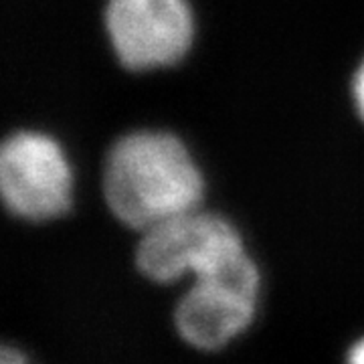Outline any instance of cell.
Masks as SVG:
<instances>
[{"label":"cell","instance_id":"obj_6","mask_svg":"<svg viewBox=\"0 0 364 364\" xmlns=\"http://www.w3.org/2000/svg\"><path fill=\"white\" fill-rule=\"evenodd\" d=\"M354 102L358 107V114L364 119V61L354 77Z\"/></svg>","mask_w":364,"mask_h":364},{"label":"cell","instance_id":"obj_3","mask_svg":"<svg viewBox=\"0 0 364 364\" xmlns=\"http://www.w3.org/2000/svg\"><path fill=\"white\" fill-rule=\"evenodd\" d=\"M71 168L61 146L41 132H16L2 144L4 205L26 221L61 217L71 205Z\"/></svg>","mask_w":364,"mask_h":364},{"label":"cell","instance_id":"obj_4","mask_svg":"<svg viewBox=\"0 0 364 364\" xmlns=\"http://www.w3.org/2000/svg\"><path fill=\"white\" fill-rule=\"evenodd\" d=\"M105 31L122 65L148 71L181 61L195 21L186 0H107Z\"/></svg>","mask_w":364,"mask_h":364},{"label":"cell","instance_id":"obj_1","mask_svg":"<svg viewBox=\"0 0 364 364\" xmlns=\"http://www.w3.org/2000/svg\"><path fill=\"white\" fill-rule=\"evenodd\" d=\"M203 174L184 144L166 132H134L109 150L104 195L109 210L128 227L148 231L198 207Z\"/></svg>","mask_w":364,"mask_h":364},{"label":"cell","instance_id":"obj_8","mask_svg":"<svg viewBox=\"0 0 364 364\" xmlns=\"http://www.w3.org/2000/svg\"><path fill=\"white\" fill-rule=\"evenodd\" d=\"M350 364H364V340L363 342H358L350 352Z\"/></svg>","mask_w":364,"mask_h":364},{"label":"cell","instance_id":"obj_5","mask_svg":"<svg viewBox=\"0 0 364 364\" xmlns=\"http://www.w3.org/2000/svg\"><path fill=\"white\" fill-rule=\"evenodd\" d=\"M257 291L259 282L196 279L176 308V328L196 348H219L253 320Z\"/></svg>","mask_w":364,"mask_h":364},{"label":"cell","instance_id":"obj_7","mask_svg":"<svg viewBox=\"0 0 364 364\" xmlns=\"http://www.w3.org/2000/svg\"><path fill=\"white\" fill-rule=\"evenodd\" d=\"M0 364H28L25 356L21 352L13 350V348H4L2 356H0Z\"/></svg>","mask_w":364,"mask_h":364},{"label":"cell","instance_id":"obj_2","mask_svg":"<svg viewBox=\"0 0 364 364\" xmlns=\"http://www.w3.org/2000/svg\"><path fill=\"white\" fill-rule=\"evenodd\" d=\"M136 265L158 284L184 273H195L196 279L259 275L233 225L196 208L144 231Z\"/></svg>","mask_w":364,"mask_h":364}]
</instances>
